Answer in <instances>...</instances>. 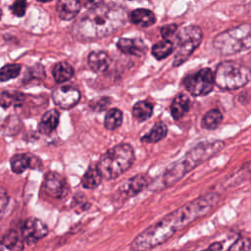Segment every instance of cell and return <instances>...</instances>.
<instances>
[{"mask_svg": "<svg viewBox=\"0 0 251 251\" xmlns=\"http://www.w3.org/2000/svg\"><path fill=\"white\" fill-rule=\"evenodd\" d=\"M219 200L218 193L209 192L176 209L140 232L130 243L131 251H148L163 244L177 231L208 215Z\"/></svg>", "mask_w": 251, "mask_h": 251, "instance_id": "cell-1", "label": "cell"}, {"mask_svg": "<svg viewBox=\"0 0 251 251\" xmlns=\"http://www.w3.org/2000/svg\"><path fill=\"white\" fill-rule=\"evenodd\" d=\"M127 19L126 9L114 3L96 2L74 24L73 34L80 40H95L122 28Z\"/></svg>", "mask_w": 251, "mask_h": 251, "instance_id": "cell-2", "label": "cell"}, {"mask_svg": "<svg viewBox=\"0 0 251 251\" xmlns=\"http://www.w3.org/2000/svg\"><path fill=\"white\" fill-rule=\"evenodd\" d=\"M225 146V143L221 140L215 141H203L189 151H187L184 156L172 164L166 169L164 174L160 176L159 189H163L172 186L182 178L186 174L195 169L197 166L208 161L216 154H218Z\"/></svg>", "mask_w": 251, "mask_h": 251, "instance_id": "cell-3", "label": "cell"}, {"mask_svg": "<svg viewBox=\"0 0 251 251\" xmlns=\"http://www.w3.org/2000/svg\"><path fill=\"white\" fill-rule=\"evenodd\" d=\"M135 159L131 145L127 143L118 144L105 152L96 167L105 179H114L126 172Z\"/></svg>", "mask_w": 251, "mask_h": 251, "instance_id": "cell-4", "label": "cell"}, {"mask_svg": "<svg viewBox=\"0 0 251 251\" xmlns=\"http://www.w3.org/2000/svg\"><path fill=\"white\" fill-rule=\"evenodd\" d=\"M213 47L226 56L251 48V25L242 24L217 34L213 39Z\"/></svg>", "mask_w": 251, "mask_h": 251, "instance_id": "cell-5", "label": "cell"}, {"mask_svg": "<svg viewBox=\"0 0 251 251\" xmlns=\"http://www.w3.org/2000/svg\"><path fill=\"white\" fill-rule=\"evenodd\" d=\"M215 84L224 90H234L238 89L251 80V71L239 64L234 62H222L214 73Z\"/></svg>", "mask_w": 251, "mask_h": 251, "instance_id": "cell-6", "label": "cell"}, {"mask_svg": "<svg viewBox=\"0 0 251 251\" xmlns=\"http://www.w3.org/2000/svg\"><path fill=\"white\" fill-rule=\"evenodd\" d=\"M203 39V31L198 25H190L181 28L176 35V50L174 66L184 63L197 49Z\"/></svg>", "mask_w": 251, "mask_h": 251, "instance_id": "cell-7", "label": "cell"}, {"mask_svg": "<svg viewBox=\"0 0 251 251\" xmlns=\"http://www.w3.org/2000/svg\"><path fill=\"white\" fill-rule=\"evenodd\" d=\"M185 89L194 96H204L210 93L215 85L214 72L210 68H203L183 78Z\"/></svg>", "mask_w": 251, "mask_h": 251, "instance_id": "cell-8", "label": "cell"}, {"mask_svg": "<svg viewBox=\"0 0 251 251\" xmlns=\"http://www.w3.org/2000/svg\"><path fill=\"white\" fill-rule=\"evenodd\" d=\"M52 98L59 108L67 110L73 108L78 103L80 99V92L78 89L71 85H63L57 87L53 91Z\"/></svg>", "mask_w": 251, "mask_h": 251, "instance_id": "cell-9", "label": "cell"}, {"mask_svg": "<svg viewBox=\"0 0 251 251\" xmlns=\"http://www.w3.org/2000/svg\"><path fill=\"white\" fill-rule=\"evenodd\" d=\"M47 233V226L37 218H28L22 227V237L27 244L36 243Z\"/></svg>", "mask_w": 251, "mask_h": 251, "instance_id": "cell-10", "label": "cell"}, {"mask_svg": "<svg viewBox=\"0 0 251 251\" xmlns=\"http://www.w3.org/2000/svg\"><path fill=\"white\" fill-rule=\"evenodd\" d=\"M44 188L49 195L58 199L66 197L70 192V187L65 177L54 172H50L45 176Z\"/></svg>", "mask_w": 251, "mask_h": 251, "instance_id": "cell-11", "label": "cell"}, {"mask_svg": "<svg viewBox=\"0 0 251 251\" xmlns=\"http://www.w3.org/2000/svg\"><path fill=\"white\" fill-rule=\"evenodd\" d=\"M148 177L145 175H137L124 182L119 188V196L127 199L141 192L148 185Z\"/></svg>", "mask_w": 251, "mask_h": 251, "instance_id": "cell-12", "label": "cell"}, {"mask_svg": "<svg viewBox=\"0 0 251 251\" xmlns=\"http://www.w3.org/2000/svg\"><path fill=\"white\" fill-rule=\"evenodd\" d=\"M11 169L15 174H22L28 168L31 169H38L41 165L40 159L36 156L28 153H20L14 155L10 159Z\"/></svg>", "mask_w": 251, "mask_h": 251, "instance_id": "cell-13", "label": "cell"}, {"mask_svg": "<svg viewBox=\"0 0 251 251\" xmlns=\"http://www.w3.org/2000/svg\"><path fill=\"white\" fill-rule=\"evenodd\" d=\"M117 47L126 55L143 56L147 52V46L140 38H120Z\"/></svg>", "mask_w": 251, "mask_h": 251, "instance_id": "cell-14", "label": "cell"}, {"mask_svg": "<svg viewBox=\"0 0 251 251\" xmlns=\"http://www.w3.org/2000/svg\"><path fill=\"white\" fill-rule=\"evenodd\" d=\"M87 63L89 68L94 73H103L109 68L111 64V58L105 51L96 50L89 53L87 57Z\"/></svg>", "mask_w": 251, "mask_h": 251, "instance_id": "cell-15", "label": "cell"}, {"mask_svg": "<svg viewBox=\"0 0 251 251\" xmlns=\"http://www.w3.org/2000/svg\"><path fill=\"white\" fill-rule=\"evenodd\" d=\"M81 4L74 0H60L56 3V12L61 20L70 21L74 19L79 12Z\"/></svg>", "mask_w": 251, "mask_h": 251, "instance_id": "cell-16", "label": "cell"}, {"mask_svg": "<svg viewBox=\"0 0 251 251\" xmlns=\"http://www.w3.org/2000/svg\"><path fill=\"white\" fill-rule=\"evenodd\" d=\"M59 121H60V113L57 110L52 109L47 111L42 116L38 124V131L45 135L52 133V131H54L58 126Z\"/></svg>", "mask_w": 251, "mask_h": 251, "instance_id": "cell-17", "label": "cell"}, {"mask_svg": "<svg viewBox=\"0 0 251 251\" xmlns=\"http://www.w3.org/2000/svg\"><path fill=\"white\" fill-rule=\"evenodd\" d=\"M130 22L141 27H149L156 23V16L151 10L139 8L133 10L129 15Z\"/></svg>", "mask_w": 251, "mask_h": 251, "instance_id": "cell-18", "label": "cell"}, {"mask_svg": "<svg viewBox=\"0 0 251 251\" xmlns=\"http://www.w3.org/2000/svg\"><path fill=\"white\" fill-rule=\"evenodd\" d=\"M190 108V100L187 95L179 93L176 95L171 104V114L175 120L181 119Z\"/></svg>", "mask_w": 251, "mask_h": 251, "instance_id": "cell-19", "label": "cell"}, {"mask_svg": "<svg viewBox=\"0 0 251 251\" xmlns=\"http://www.w3.org/2000/svg\"><path fill=\"white\" fill-rule=\"evenodd\" d=\"M52 75L56 82L63 83L74 76L75 71H74V68L69 63L59 62L53 67Z\"/></svg>", "mask_w": 251, "mask_h": 251, "instance_id": "cell-20", "label": "cell"}, {"mask_svg": "<svg viewBox=\"0 0 251 251\" xmlns=\"http://www.w3.org/2000/svg\"><path fill=\"white\" fill-rule=\"evenodd\" d=\"M1 242L10 251H23L24 249V239L15 229L9 230L3 236Z\"/></svg>", "mask_w": 251, "mask_h": 251, "instance_id": "cell-21", "label": "cell"}, {"mask_svg": "<svg viewBox=\"0 0 251 251\" xmlns=\"http://www.w3.org/2000/svg\"><path fill=\"white\" fill-rule=\"evenodd\" d=\"M101 180H102V176L97 167L89 166L82 176L81 184L86 189H94L101 183Z\"/></svg>", "mask_w": 251, "mask_h": 251, "instance_id": "cell-22", "label": "cell"}, {"mask_svg": "<svg viewBox=\"0 0 251 251\" xmlns=\"http://www.w3.org/2000/svg\"><path fill=\"white\" fill-rule=\"evenodd\" d=\"M168 132L167 126L163 122H157L150 131L141 137L142 142L146 143H156L162 140Z\"/></svg>", "mask_w": 251, "mask_h": 251, "instance_id": "cell-23", "label": "cell"}, {"mask_svg": "<svg viewBox=\"0 0 251 251\" xmlns=\"http://www.w3.org/2000/svg\"><path fill=\"white\" fill-rule=\"evenodd\" d=\"M153 114V105L148 101H138L133 105L132 115L138 122L148 120Z\"/></svg>", "mask_w": 251, "mask_h": 251, "instance_id": "cell-24", "label": "cell"}, {"mask_svg": "<svg viewBox=\"0 0 251 251\" xmlns=\"http://www.w3.org/2000/svg\"><path fill=\"white\" fill-rule=\"evenodd\" d=\"M25 100V95L19 91L5 90L0 93V106L8 108L12 105L18 106Z\"/></svg>", "mask_w": 251, "mask_h": 251, "instance_id": "cell-25", "label": "cell"}, {"mask_svg": "<svg viewBox=\"0 0 251 251\" xmlns=\"http://www.w3.org/2000/svg\"><path fill=\"white\" fill-rule=\"evenodd\" d=\"M223 121V114L217 109H212L207 112L201 121L202 127L206 129H215L217 128Z\"/></svg>", "mask_w": 251, "mask_h": 251, "instance_id": "cell-26", "label": "cell"}, {"mask_svg": "<svg viewBox=\"0 0 251 251\" xmlns=\"http://www.w3.org/2000/svg\"><path fill=\"white\" fill-rule=\"evenodd\" d=\"M174 44L172 41L168 40H161L153 45L152 47V55L157 60H163L167 58L169 55H171L174 52Z\"/></svg>", "mask_w": 251, "mask_h": 251, "instance_id": "cell-27", "label": "cell"}, {"mask_svg": "<svg viewBox=\"0 0 251 251\" xmlns=\"http://www.w3.org/2000/svg\"><path fill=\"white\" fill-rule=\"evenodd\" d=\"M123 123V113L121 110L114 108L108 110L104 119V126L109 130L118 128Z\"/></svg>", "mask_w": 251, "mask_h": 251, "instance_id": "cell-28", "label": "cell"}, {"mask_svg": "<svg viewBox=\"0 0 251 251\" xmlns=\"http://www.w3.org/2000/svg\"><path fill=\"white\" fill-rule=\"evenodd\" d=\"M21 73V65L8 64L0 69V81H7L17 77Z\"/></svg>", "mask_w": 251, "mask_h": 251, "instance_id": "cell-29", "label": "cell"}, {"mask_svg": "<svg viewBox=\"0 0 251 251\" xmlns=\"http://www.w3.org/2000/svg\"><path fill=\"white\" fill-rule=\"evenodd\" d=\"M226 251H251V239L247 237H239Z\"/></svg>", "mask_w": 251, "mask_h": 251, "instance_id": "cell-30", "label": "cell"}, {"mask_svg": "<svg viewBox=\"0 0 251 251\" xmlns=\"http://www.w3.org/2000/svg\"><path fill=\"white\" fill-rule=\"evenodd\" d=\"M111 104V99L109 97H97L89 102V107L95 112H102L108 108Z\"/></svg>", "mask_w": 251, "mask_h": 251, "instance_id": "cell-31", "label": "cell"}, {"mask_svg": "<svg viewBox=\"0 0 251 251\" xmlns=\"http://www.w3.org/2000/svg\"><path fill=\"white\" fill-rule=\"evenodd\" d=\"M11 12L17 16V17H23L25 13L26 10V2L25 1H15L11 7H10Z\"/></svg>", "mask_w": 251, "mask_h": 251, "instance_id": "cell-32", "label": "cell"}, {"mask_svg": "<svg viewBox=\"0 0 251 251\" xmlns=\"http://www.w3.org/2000/svg\"><path fill=\"white\" fill-rule=\"evenodd\" d=\"M8 202H9L8 193L4 187L0 186V220L5 214L6 208L8 206Z\"/></svg>", "mask_w": 251, "mask_h": 251, "instance_id": "cell-33", "label": "cell"}, {"mask_svg": "<svg viewBox=\"0 0 251 251\" xmlns=\"http://www.w3.org/2000/svg\"><path fill=\"white\" fill-rule=\"evenodd\" d=\"M176 30H177V25L176 24L166 25L161 28V35L165 40H168V38L173 36Z\"/></svg>", "mask_w": 251, "mask_h": 251, "instance_id": "cell-34", "label": "cell"}, {"mask_svg": "<svg viewBox=\"0 0 251 251\" xmlns=\"http://www.w3.org/2000/svg\"><path fill=\"white\" fill-rule=\"evenodd\" d=\"M222 249H223V245L221 242H214L207 249L203 251H222Z\"/></svg>", "mask_w": 251, "mask_h": 251, "instance_id": "cell-35", "label": "cell"}, {"mask_svg": "<svg viewBox=\"0 0 251 251\" xmlns=\"http://www.w3.org/2000/svg\"><path fill=\"white\" fill-rule=\"evenodd\" d=\"M0 251H4V245L2 244L1 241H0Z\"/></svg>", "mask_w": 251, "mask_h": 251, "instance_id": "cell-36", "label": "cell"}, {"mask_svg": "<svg viewBox=\"0 0 251 251\" xmlns=\"http://www.w3.org/2000/svg\"><path fill=\"white\" fill-rule=\"evenodd\" d=\"M2 15H3V11H2V9L0 8V20H1V18H2Z\"/></svg>", "mask_w": 251, "mask_h": 251, "instance_id": "cell-37", "label": "cell"}]
</instances>
